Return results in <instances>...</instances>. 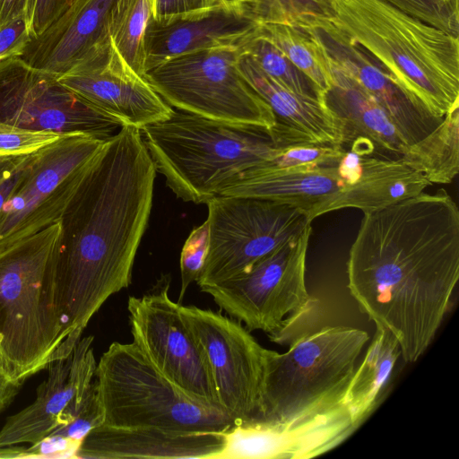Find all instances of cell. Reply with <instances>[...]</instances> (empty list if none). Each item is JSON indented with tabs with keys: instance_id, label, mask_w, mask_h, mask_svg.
I'll return each instance as SVG.
<instances>
[{
	"instance_id": "cell-1",
	"label": "cell",
	"mask_w": 459,
	"mask_h": 459,
	"mask_svg": "<svg viewBox=\"0 0 459 459\" xmlns=\"http://www.w3.org/2000/svg\"><path fill=\"white\" fill-rule=\"evenodd\" d=\"M360 310L416 361L448 309L459 279V209L445 189L365 212L347 262Z\"/></svg>"
},
{
	"instance_id": "cell-2",
	"label": "cell",
	"mask_w": 459,
	"mask_h": 459,
	"mask_svg": "<svg viewBox=\"0 0 459 459\" xmlns=\"http://www.w3.org/2000/svg\"><path fill=\"white\" fill-rule=\"evenodd\" d=\"M156 172L140 129L123 126L106 140L65 209L56 273L65 355L106 300L131 283Z\"/></svg>"
},
{
	"instance_id": "cell-3",
	"label": "cell",
	"mask_w": 459,
	"mask_h": 459,
	"mask_svg": "<svg viewBox=\"0 0 459 459\" xmlns=\"http://www.w3.org/2000/svg\"><path fill=\"white\" fill-rule=\"evenodd\" d=\"M332 22L417 105L443 118L459 108L458 37L384 0H328Z\"/></svg>"
},
{
	"instance_id": "cell-4",
	"label": "cell",
	"mask_w": 459,
	"mask_h": 459,
	"mask_svg": "<svg viewBox=\"0 0 459 459\" xmlns=\"http://www.w3.org/2000/svg\"><path fill=\"white\" fill-rule=\"evenodd\" d=\"M156 171L185 202L206 204L281 151L274 129L174 110L140 129Z\"/></svg>"
},
{
	"instance_id": "cell-5",
	"label": "cell",
	"mask_w": 459,
	"mask_h": 459,
	"mask_svg": "<svg viewBox=\"0 0 459 459\" xmlns=\"http://www.w3.org/2000/svg\"><path fill=\"white\" fill-rule=\"evenodd\" d=\"M59 221L0 247V369L23 382L62 354L57 306Z\"/></svg>"
},
{
	"instance_id": "cell-6",
	"label": "cell",
	"mask_w": 459,
	"mask_h": 459,
	"mask_svg": "<svg viewBox=\"0 0 459 459\" xmlns=\"http://www.w3.org/2000/svg\"><path fill=\"white\" fill-rule=\"evenodd\" d=\"M367 332L325 326L295 339L286 352L265 350L259 414L287 422L343 402Z\"/></svg>"
},
{
	"instance_id": "cell-7",
	"label": "cell",
	"mask_w": 459,
	"mask_h": 459,
	"mask_svg": "<svg viewBox=\"0 0 459 459\" xmlns=\"http://www.w3.org/2000/svg\"><path fill=\"white\" fill-rule=\"evenodd\" d=\"M95 376L105 425L223 432L235 423L222 410L178 389L134 342H112Z\"/></svg>"
},
{
	"instance_id": "cell-8",
	"label": "cell",
	"mask_w": 459,
	"mask_h": 459,
	"mask_svg": "<svg viewBox=\"0 0 459 459\" xmlns=\"http://www.w3.org/2000/svg\"><path fill=\"white\" fill-rule=\"evenodd\" d=\"M240 52L232 46L181 55L150 69L144 78L178 110L275 129L271 108L238 69Z\"/></svg>"
},
{
	"instance_id": "cell-9",
	"label": "cell",
	"mask_w": 459,
	"mask_h": 459,
	"mask_svg": "<svg viewBox=\"0 0 459 459\" xmlns=\"http://www.w3.org/2000/svg\"><path fill=\"white\" fill-rule=\"evenodd\" d=\"M208 206L209 248L200 289L235 277L298 238L311 224L299 206L241 195H217Z\"/></svg>"
},
{
	"instance_id": "cell-10",
	"label": "cell",
	"mask_w": 459,
	"mask_h": 459,
	"mask_svg": "<svg viewBox=\"0 0 459 459\" xmlns=\"http://www.w3.org/2000/svg\"><path fill=\"white\" fill-rule=\"evenodd\" d=\"M311 224L296 239L277 248L249 270L201 289L228 315L251 330L268 334L289 316L309 309L317 300L306 288V257Z\"/></svg>"
},
{
	"instance_id": "cell-11",
	"label": "cell",
	"mask_w": 459,
	"mask_h": 459,
	"mask_svg": "<svg viewBox=\"0 0 459 459\" xmlns=\"http://www.w3.org/2000/svg\"><path fill=\"white\" fill-rule=\"evenodd\" d=\"M106 140L71 134L36 152L30 169L1 212L0 247L60 220Z\"/></svg>"
},
{
	"instance_id": "cell-12",
	"label": "cell",
	"mask_w": 459,
	"mask_h": 459,
	"mask_svg": "<svg viewBox=\"0 0 459 459\" xmlns=\"http://www.w3.org/2000/svg\"><path fill=\"white\" fill-rule=\"evenodd\" d=\"M162 277L147 294L128 298L133 342L178 389L192 399L221 410L209 361Z\"/></svg>"
},
{
	"instance_id": "cell-13",
	"label": "cell",
	"mask_w": 459,
	"mask_h": 459,
	"mask_svg": "<svg viewBox=\"0 0 459 459\" xmlns=\"http://www.w3.org/2000/svg\"><path fill=\"white\" fill-rule=\"evenodd\" d=\"M0 124L58 134L111 137L123 125L20 57L0 61Z\"/></svg>"
},
{
	"instance_id": "cell-14",
	"label": "cell",
	"mask_w": 459,
	"mask_h": 459,
	"mask_svg": "<svg viewBox=\"0 0 459 459\" xmlns=\"http://www.w3.org/2000/svg\"><path fill=\"white\" fill-rule=\"evenodd\" d=\"M180 311L205 352L221 410L235 423L256 420L266 349L221 313L182 305Z\"/></svg>"
},
{
	"instance_id": "cell-15",
	"label": "cell",
	"mask_w": 459,
	"mask_h": 459,
	"mask_svg": "<svg viewBox=\"0 0 459 459\" xmlns=\"http://www.w3.org/2000/svg\"><path fill=\"white\" fill-rule=\"evenodd\" d=\"M357 429L343 402L287 422L234 423L222 432V448L212 459L312 458L336 447Z\"/></svg>"
},
{
	"instance_id": "cell-16",
	"label": "cell",
	"mask_w": 459,
	"mask_h": 459,
	"mask_svg": "<svg viewBox=\"0 0 459 459\" xmlns=\"http://www.w3.org/2000/svg\"><path fill=\"white\" fill-rule=\"evenodd\" d=\"M58 81L123 126L142 129L169 118L174 111L147 80L121 58L111 41Z\"/></svg>"
},
{
	"instance_id": "cell-17",
	"label": "cell",
	"mask_w": 459,
	"mask_h": 459,
	"mask_svg": "<svg viewBox=\"0 0 459 459\" xmlns=\"http://www.w3.org/2000/svg\"><path fill=\"white\" fill-rule=\"evenodd\" d=\"M92 342L91 335L81 337L67 358L48 366V377L38 386L35 401L10 416L0 429V446L37 445L74 418L95 376Z\"/></svg>"
},
{
	"instance_id": "cell-18",
	"label": "cell",
	"mask_w": 459,
	"mask_h": 459,
	"mask_svg": "<svg viewBox=\"0 0 459 459\" xmlns=\"http://www.w3.org/2000/svg\"><path fill=\"white\" fill-rule=\"evenodd\" d=\"M124 0H77L40 36L31 39L20 58L30 67L65 74L111 41Z\"/></svg>"
},
{
	"instance_id": "cell-19",
	"label": "cell",
	"mask_w": 459,
	"mask_h": 459,
	"mask_svg": "<svg viewBox=\"0 0 459 459\" xmlns=\"http://www.w3.org/2000/svg\"><path fill=\"white\" fill-rule=\"evenodd\" d=\"M237 66L244 79L271 108L280 147L293 144L343 147L351 144L344 121L327 105L325 99L295 93L265 74L242 52Z\"/></svg>"
},
{
	"instance_id": "cell-20",
	"label": "cell",
	"mask_w": 459,
	"mask_h": 459,
	"mask_svg": "<svg viewBox=\"0 0 459 459\" xmlns=\"http://www.w3.org/2000/svg\"><path fill=\"white\" fill-rule=\"evenodd\" d=\"M259 24L251 17L245 4L165 21H156L152 16L144 37L145 74L181 55L239 46Z\"/></svg>"
},
{
	"instance_id": "cell-21",
	"label": "cell",
	"mask_w": 459,
	"mask_h": 459,
	"mask_svg": "<svg viewBox=\"0 0 459 459\" xmlns=\"http://www.w3.org/2000/svg\"><path fill=\"white\" fill-rule=\"evenodd\" d=\"M316 32L332 65L385 109L410 145L424 138L442 121L414 103L367 51L352 43L333 22Z\"/></svg>"
},
{
	"instance_id": "cell-22",
	"label": "cell",
	"mask_w": 459,
	"mask_h": 459,
	"mask_svg": "<svg viewBox=\"0 0 459 459\" xmlns=\"http://www.w3.org/2000/svg\"><path fill=\"white\" fill-rule=\"evenodd\" d=\"M222 446V432H178L102 424L83 438L76 458L212 459Z\"/></svg>"
},
{
	"instance_id": "cell-23",
	"label": "cell",
	"mask_w": 459,
	"mask_h": 459,
	"mask_svg": "<svg viewBox=\"0 0 459 459\" xmlns=\"http://www.w3.org/2000/svg\"><path fill=\"white\" fill-rule=\"evenodd\" d=\"M431 183L400 158L381 159L362 155L357 178L310 209L308 220L347 208L365 212L379 210L417 195Z\"/></svg>"
},
{
	"instance_id": "cell-24",
	"label": "cell",
	"mask_w": 459,
	"mask_h": 459,
	"mask_svg": "<svg viewBox=\"0 0 459 459\" xmlns=\"http://www.w3.org/2000/svg\"><path fill=\"white\" fill-rule=\"evenodd\" d=\"M332 66L333 83L325 99L344 121L351 143L355 140L362 141L374 151L394 153L400 158L410 144L389 115L359 84Z\"/></svg>"
},
{
	"instance_id": "cell-25",
	"label": "cell",
	"mask_w": 459,
	"mask_h": 459,
	"mask_svg": "<svg viewBox=\"0 0 459 459\" xmlns=\"http://www.w3.org/2000/svg\"><path fill=\"white\" fill-rule=\"evenodd\" d=\"M340 186L336 167L255 169L226 187L220 195H241L289 203L307 211ZM308 218V217H307Z\"/></svg>"
},
{
	"instance_id": "cell-26",
	"label": "cell",
	"mask_w": 459,
	"mask_h": 459,
	"mask_svg": "<svg viewBox=\"0 0 459 459\" xmlns=\"http://www.w3.org/2000/svg\"><path fill=\"white\" fill-rule=\"evenodd\" d=\"M376 327L373 341L356 367L343 394V403L357 428L379 404L401 355L395 336L382 325H376Z\"/></svg>"
},
{
	"instance_id": "cell-27",
	"label": "cell",
	"mask_w": 459,
	"mask_h": 459,
	"mask_svg": "<svg viewBox=\"0 0 459 459\" xmlns=\"http://www.w3.org/2000/svg\"><path fill=\"white\" fill-rule=\"evenodd\" d=\"M258 33L277 47L325 99L333 83L330 56L315 30L283 24H259Z\"/></svg>"
},
{
	"instance_id": "cell-28",
	"label": "cell",
	"mask_w": 459,
	"mask_h": 459,
	"mask_svg": "<svg viewBox=\"0 0 459 459\" xmlns=\"http://www.w3.org/2000/svg\"><path fill=\"white\" fill-rule=\"evenodd\" d=\"M400 159L432 184H449L459 171V108L447 113L439 125Z\"/></svg>"
},
{
	"instance_id": "cell-29",
	"label": "cell",
	"mask_w": 459,
	"mask_h": 459,
	"mask_svg": "<svg viewBox=\"0 0 459 459\" xmlns=\"http://www.w3.org/2000/svg\"><path fill=\"white\" fill-rule=\"evenodd\" d=\"M251 17L258 23L283 24L304 30H321L331 23L328 0H246Z\"/></svg>"
},
{
	"instance_id": "cell-30",
	"label": "cell",
	"mask_w": 459,
	"mask_h": 459,
	"mask_svg": "<svg viewBox=\"0 0 459 459\" xmlns=\"http://www.w3.org/2000/svg\"><path fill=\"white\" fill-rule=\"evenodd\" d=\"M153 0H124L111 32V43L121 58L144 77V37L152 16Z\"/></svg>"
},
{
	"instance_id": "cell-31",
	"label": "cell",
	"mask_w": 459,
	"mask_h": 459,
	"mask_svg": "<svg viewBox=\"0 0 459 459\" xmlns=\"http://www.w3.org/2000/svg\"><path fill=\"white\" fill-rule=\"evenodd\" d=\"M259 26V25H258ZM258 27L239 45L265 74L297 94L325 100L312 82L299 71L273 43L258 33Z\"/></svg>"
},
{
	"instance_id": "cell-32",
	"label": "cell",
	"mask_w": 459,
	"mask_h": 459,
	"mask_svg": "<svg viewBox=\"0 0 459 459\" xmlns=\"http://www.w3.org/2000/svg\"><path fill=\"white\" fill-rule=\"evenodd\" d=\"M344 147L317 144H293L281 148L279 155L258 169H315L336 167L343 154Z\"/></svg>"
},
{
	"instance_id": "cell-33",
	"label": "cell",
	"mask_w": 459,
	"mask_h": 459,
	"mask_svg": "<svg viewBox=\"0 0 459 459\" xmlns=\"http://www.w3.org/2000/svg\"><path fill=\"white\" fill-rule=\"evenodd\" d=\"M402 12L458 37V3L446 0H384Z\"/></svg>"
},
{
	"instance_id": "cell-34",
	"label": "cell",
	"mask_w": 459,
	"mask_h": 459,
	"mask_svg": "<svg viewBox=\"0 0 459 459\" xmlns=\"http://www.w3.org/2000/svg\"><path fill=\"white\" fill-rule=\"evenodd\" d=\"M103 422V411L94 381L74 418L69 423L55 429L48 437L64 438L81 444L89 432Z\"/></svg>"
},
{
	"instance_id": "cell-35",
	"label": "cell",
	"mask_w": 459,
	"mask_h": 459,
	"mask_svg": "<svg viewBox=\"0 0 459 459\" xmlns=\"http://www.w3.org/2000/svg\"><path fill=\"white\" fill-rule=\"evenodd\" d=\"M68 134L0 124V159L35 153Z\"/></svg>"
},
{
	"instance_id": "cell-36",
	"label": "cell",
	"mask_w": 459,
	"mask_h": 459,
	"mask_svg": "<svg viewBox=\"0 0 459 459\" xmlns=\"http://www.w3.org/2000/svg\"><path fill=\"white\" fill-rule=\"evenodd\" d=\"M208 248L209 225L205 221L190 232L181 251L179 302L182 300L188 286L193 281H196L205 262Z\"/></svg>"
},
{
	"instance_id": "cell-37",
	"label": "cell",
	"mask_w": 459,
	"mask_h": 459,
	"mask_svg": "<svg viewBox=\"0 0 459 459\" xmlns=\"http://www.w3.org/2000/svg\"><path fill=\"white\" fill-rule=\"evenodd\" d=\"M77 0H29L25 19L31 39L40 36Z\"/></svg>"
},
{
	"instance_id": "cell-38",
	"label": "cell",
	"mask_w": 459,
	"mask_h": 459,
	"mask_svg": "<svg viewBox=\"0 0 459 459\" xmlns=\"http://www.w3.org/2000/svg\"><path fill=\"white\" fill-rule=\"evenodd\" d=\"M246 0H153L152 18L165 21L218 7L244 4Z\"/></svg>"
},
{
	"instance_id": "cell-39",
	"label": "cell",
	"mask_w": 459,
	"mask_h": 459,
	"mask_svg": "<svg viewBox=\"0 0 459 459\" xmlns=\"http://www.w3.org/2000/svg\"><path fill=\"white\" fill-rule=\"evenodd\" d=\"M35 154L0 159V216L4 206L30 169Z\"/></svg>"
},
{
	"instance_id": "cell-40",
	"label": "cell",
	"mask_w": 459,
	"mask_h": 459,
	"mask_svg": "<svg viewBox=\"0 0 459 459\" xmlns=\"http://www.w3.org/2000/svg\"><path fill=\"white\" fill-rule=\"evenodd\" d=\"M30 39L25 17L0 26V61L20 57Z\"/></svg>"
},
{
	"instance_id": "cell-41",
	"label": "cell",
	"mask_w": 459,
	"mask_h": 459,
	"mask_svg": "<svg viewBox=\"0 0 459 459\" xmlns=\"http://www.w3.org/2000/svg\"><path fill=\"white\" fill-rule=\"evenodd\" d=\"M29 0H0V26L25 17Z\"/></svg>"
},
{
	"instance_id": "cell-42",
	"label": "cell",
	"mask_w": 459,
	"mask_h": 459,
	"mask_svg": "<svg viewBox=\"0 0 459 459\" xmlns=\"http://www.w3.org/2000/svg\"><path fill=\"white\" fill-rule=\"evenodd\" d=\"M22 384V382L13 380L0 369V412L12 403Z\"/></svg>"
},
{
	"instance_id": "cell-43",
	"label": "cell",
	"mask_w": 459,
	"mask_h": 459,
	"mask_svg": "<svg viewBox=\"0 0 459 459\" xmlns=\"http://www.w3.org/2000/svg\"><path fill=\"white\" fill-rule=\"evenodd\" d=\"M24 451L18 445L0 446V458H24Z\"/></svg>"
},
{
	"instance_id": "cell-44",
	"label": "cell",
	"mask_w": 459,
	"mask_h": 459,
	"mask_svg": "<svg viewBox=\"0 0 459 459\" xmlns=\"http://www.w3.org/2000/svg\"><path fill=\"white\" fill-rule=\"evenodd\" d=\"M447 2H454V3H458V0H446Z\"/></svg>"
}]
</instances>
